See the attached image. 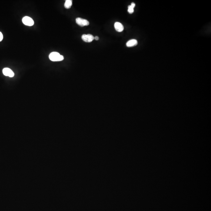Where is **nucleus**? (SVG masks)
<instances>
[{"label":"nucleus","mask_w":211,"mask_h":211,"mask_svg":"<svg viewBox=\"0 0 211 211\" xmlns=\"http://www.w3.org/2000/svg\"><path fill=\"white\" fill-rule=\"evenodd\" d=\"M49 58L52 61H61L64 58L63 56L60 55L59 53L56 52H51L49 55Z\"/></svg>","instance_id":"f257e3e1"},{"label":"nucleus","mask_w":211,"mask_h":211,"mask_svg":"<svg viewBox=\"0 0 211 211\" xmlns=\"http://www.w3.org/2000/svg\"><path fill=\"white\" fill-rule=\"evenodd\" d=\"M22 21L24 24L26 26H32L34 24V22L33 20L31 17H29L26 16L24 17Z\"/></svg>","instance_id":"f03ea898"},{"label":"nucleus","mask_w":211,"mask_h":211,"mask_svg":"<svg viewBox=\"0 0 211 211\" xmlns=\"http://www.w3.org/2000/svg\"><path fill=\"white\" fill-rule=\"evenodd\" d=\"M76 22L81 27L88 26L89 25V22L87 20L81 18H77L76 19Z\"/></svg>","instance_id":"7ed1b4c3"},{"label":"nucleus","mask_w":211,"mask_h":211,"mask_svg":"<svg viewBox=\"0 0 211 211\" xmlns=\"http://www.w3.org/2000/svg\"><path fill=\"white\" fill-rule=\"evenodd\" d=\"M81 38H82V40L86 42H91L94 39V37H93V36L90 34L83 35Z\"/></svg>","instance_id":"20e7f679"},{"label":"nucleus","mask_w":211,"mask_h":211,"mask_svg":"<svg viewBox=\"0 0 211 211\" xmlns=\"http://www.w3.org/2000/svg\"><path fill=\"white\" fill-rule=\"evenodd\" d=\"M3 73L5 76H9L10 77H12L14 76V73L13 71L8 68H5L3 69Z\"/></svg>","instance_id":"39448f33"},{"label":"nucleus","mask_w":211,"mask_h":211,"mask_svg":"<svg viewBox=\"0 0 211 211\" xmlns=\"http://www.w3.org/2000/svg\"><path fill=\"white\" fill-rule=\"evenodd\" d=\"M114 27L117 32H121L124 30V27L123 25L119 22H116L114 24Z\"/></svg>","instance_id":"423d86ee"},{"label":"nucleus","mask_w":211,"mask_h":211,"mask_svg":"<svg viewBox=\"0 0 211 211\" xmlns=\"http://www.w3.org/2000/svg\"><path fill=\"white\" fill-rule=\"evenodd\" d=\"M138 44V42L136 40L132 39L129 40L126 43V46L128 47H132L135 46Z\"/></svg>","instance_id":"0eeeda50"},{"label":"nucleus","mask_w":211,"mask_h":211,"mask_svg":"<svg viewBox=\"0 0 211 211\" xmlns=\"http://www.w3.org/2000/svg\"><path fill=\"white\" fill-rule=\"evenodd\" d=\"M72 0H66L65 3V7L66 9H69L72 6Z\"/></svg>","instance_id":"6e6552de"},{"label":"nucleus","mask_w":211,"mask_h":211,"mask_svg":"<svg viewBox=\"0 0 211 211\" xmlns=\"http://www.w3.org/2000/svg\"><path fill=\"white\" fill-rule=\"evenodd\" d=\"M135 6V4L134 3H132L130 6H128V12L130 14H132L134 12V8Z\"/></svg>","instance_id":"1a4fd4ad"},{"label":"nucleus","mask_w":211,"mask_h":211,"mask_svg":"<svg viewBox=\"0 0 211 211\" xmlns=\"http://www.w3.org/2000/svg\"><path fill=\"white\" fill-rule=\"evenodd\" d=\"M3 34L1 33V32H0V42H1L3 40Z\"/></svg>","instance_id":"9d476101"},{"label":"nucleus","mask_w":211,"mask_h":211,"mask_svg":"<svg viewBox=\"0 0 211 211\" xmlns=\"http://www.w3.org/2000/svg\"><path fill=\"white\" fill-rule=\"evenodd\" d=\"M94 39L96 40H99V37L98 36H96L94 37Z\"/></svg>","instance_id":"9b49d317"}]
</instances>
